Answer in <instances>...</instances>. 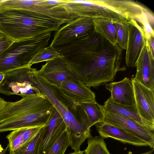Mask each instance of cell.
<instances>
[{
    "instance_id": "6da1fadb",
    "label": "cell",
    "mask_w": 154,
    "mask_h": 154,
    "mask_svg": "<svg viewBox=\"0 0 154 154\" xmlns=\"http://www.w3.org/2000/svg\"><path fill=\"white\" fill-rule=\"evenodd\" d=\"M66 59L71 72L89 88L112 82L117 72L126 69L121 66L122 49L94 30L79 50Z\"/></svg>"
},
{
    "instance_id": "7a4b0ae2",
    "label": "cell",
    "mask_w": 154,
    "mask_h": 154,
    "mask_svg": "<svg viewBox=\"0 0 154 154\" xmlns=\"http://www.w3.org/2000/svg\"><path fill=\"white\" fill-rule=\"evenodd\" d=\"M32 79L59 113L65 124L70 146L74 152L80 151L82 145L91 137L88 118L79 103L66 95L60 87L50 83L36 70Z\"/></svg>"
},
{
    "instance_id": "3957f363",
    "label": "cell",
    "mask_w": 154,
    "mask_h": 154,
    "mask_svg": "<svg viewBox=\"0 0 154 154\" xmlns=\"http://www.w3.org/2000/svg\"><path fill=\"white\" fill-rule=\"evenodd\" d=\"M20 100L7 102L0 111V132L44 126L53 106L42 93L22 97Z\"/></svg>"
},
{
    "instance_id": "277c9868",
    "label": "cell",
    "mask_w": 154,
    "mask_h": 154,
    "mask_svg": "<svg viewBox=\"0 0 154 154\" xmlns=\"http://www.w3.org/2000/svg\"><path fill=\"white\" fill-rule=\"evenodd\" d=\"M61 25L50 17L35 12L12 10L0 12V30L14 41L56 32Z\"/></svg>"
},
{
    "instance_id": "5b68a950",
    "label": "cell",
    "mask_w": 154,
    "mask_h": 154,
    "mask_svg": "<svg viewBox=\"0 0 154 154\" xmlns=\"http://www.w3.org/2000/svg\"><path fill=\"white\" fill-rule=\"evenodd\" d=\"M94 31L92 18L78 17L55 32L50 46L60 55L69 59L86 42Z\"/></svg>"
},
{
    "instance_id": "8992f818",
    "label": "cell",
    "mask_w": 154,
    "mask_h": 154,
    "mask_svg": "<svg viewBox=\"0 0 154 154\" xmlns=\"http://www.w3.org/2000/svg\"><path fill=\"white\" fill-rule=\"evenodd\" d=\"M51 33L14 41L0 56V71L6 73L29 66L34 56L48 45Z\"/></svg>"
},
{
    "instance_id": "52a82bcc",
    "label": "cell",
    "mask_w": 154,
    "mask_h": 154,
    "mask_svg": "<svg viewBox=\"0 0 154 154\" xmlns=\"http://www.w3.org/2000/svg\"><path fill=\"white\" fill-rule=\"evenodd\" d=\"M66 0H9L8 10H22L37 12L51 17L61 24L67 23L77 17L66 6Z\"/></svg>"
},
{
    "instance_id": "ba28073f",
    "label": "cell",
    "mask_w": 154,
    "mask_h": 154,
    "mask_svg": "<svg viewBox=\"0 0 154 154\" xmlns=\"http://www.w3.org/2000/svg\"><path fill=\"white\" fill-rule=\"evenodd\" d=\"M36 70L28 66L6 73L5 79L0 85V93L8 96L14 94L22 97L42 94L32 78Z\"/></svg>"
},
{
    "instance_id": "9c48e42d",
    "label": "cell",
    "mask_w": 154,
    "mask_h": 154,
    "mask_svg": "<svg viewBox=\"0 0 154 154\" xmlns=\"http://www.w3.org/2000/svg\"><path fill=\"white\" fill-rule=\"evenodd\" d=\"M66 5L68 11L77 18H102L113 21L125 17L108 7L97 3L94 0H66Z\"/></svg>"
},
{
    "instance_id": "30bf717a",
    "label": "cell",
    "mask_w": 154,
    "mask_h": 154,
    "mask_svg": "<svg viewBox=\"0 0 154 154\" xmlns=\"http://www.w3.org/2000/svg\"><path fill=\"white\" fill-rule=\"evenodd\" d=\"M66 130L62 118L53 106L46 122L41 130L38 154H46Z\"/></svg>"
},
{
    "instance_id": "8fae6325",
    "label": "cell",
    "mask_w": 154,
    "mask_h": 154,
    "mask_svg": "<svg viewBox=\"0 0 154 154\" xmlns=\"http://www.w3.org/2000/svg\"><path fill=\"white\" fill-rule=\"evenodd\" d=\"M104 122L118 127L146 143L154 148V131L147 129L136 122L122 116L106 112Z\"/></svg>"
},
{
    "instance_id": "7c38bea8",
    "label": "cell",
    "mask_w": 154,
    "mask_h": 154,
    "mask_svg": "<svg viewBox=\"0 0 154 154\" xmlns=\"http://www.w3.org/2000/svg\"><path fill=\"white\" fill-rule=\"evenodd\" d=\"M97 4L112 9L142 25L151 21L153 16L146 9L137 3L127 0H95Z\"/></svg>"
},
{
    "instance_id": "4fadbf2b",
    "label": "cell",
    "mask_w": 154,
    "mask_h": 154,
    "mask_svg": "<svg viewBox=\"0 0 154 154\" xmlns=\"http://www.w3.org/2000/svg\"><path fill=\"white\" fill-rule=\"evenodd\" d=\"M128 38L125 61L128 67H135L137 60L146 42L143 26L131 19L128 20Z\"/></svg>"
},
{
    "instance_id": "5bb4252c",
    "label": "cell",
    "mask_w": 154,
    "mask_h": 154,
    "mask_svg": "<svg viewBox=\"0 0 154 154\" xmlns=\"http://www.w3.org/2000/svg\"><path fill=\"white\" fill-rule=\"evenodd\" d=\"M131 80L139 115L145 120L154 124V91L144 86L134 78Z\"/></svg>"
},
{
    "instance_id": "9a60e30c",
    "label": "cell",
    "mask_w": 154,
    "mask_h": 154,
    "mask_svg": "<svg viewBox=\"0 0 154 154\" xmlns=\"http://www.w3.org/2000/svg\"><path fill=\"white\" fill-rule=\"evenodd\" d=\"M46 62L37 72L48 81L59 87L69 75L75 74L70 69L66 58L60 54Z\"/></svg>"
},
{
    "instance_id": "2e32d148",
    "label": "cell",
    "mask_w": 154,
    "mask_h": 154,
    "mask_svg": "<svg viewBox=\"0 0 154 154\" xmlns=\"http://www.w3.org/2000/svg\"><path fill=\"white\" fill-rule=\"evenodd\" d=\"M134 78L141 84L154 91V58L152 56L146 40L136 62Z\"/></svg>"
},
{
    "instance_id": "e0dca14e",
    "label": "cell",
    "mask_w": 154,
    "mask_h": 154,
    "mask_svg": "<svg viewBox=\"0 0 154 154\" xmlns=\"http://www.w3.org/2000/svg\"><path fill=\"white\" fill-rule=\"evenodd\" d=\"M60 88L66 95L79 103L95 99L94 93L75 74L69 75L62 82Z\"/></svg>"
},
{
    "instance_id": "ac0fdd59",
    "label": "cell",
    "mask_w": 154,
    "mask_h": 154,
    "mask_svg": "<svg viewBox=\"0 0 154 154\" xmlns=\"http://www.w3.org/2000/svg\"><path fill=\"white\" fill-rule=\"evenodd\" d=\"M106 88L111 93V99L115 102L123 105H135L132 83L127 77L118 82L105 84Z\"/></svg>"
},
{
    "instance_id": "d6986e66",
    "label": "cell",
    "mask_w": 154,
    "mask_h": 154,
    "mask_svg": "<svg viewBox=\"0 0 154 154\" xmlns=\"http://www.w3.org/2000/svg\"><path fill=\"white\" fill-rule=\"evenodd\" d=\"M100 136L103 138H111L125 144L136 146H147L148 144L123 130L103 122L95 125Z\"/></svg>"
},
{
    "instance_id": "ffe728a7",
    "label": "cell",
    "mask_w": 154,
    "mask_h": 154,
    "mask_svg": "<svg viewBox=\"0 0 154 154\" xmlns=\"http://www.w3.org/2000/svg\"><path fill=\"white\" fill-rule=\"evenodd\" d=\"M105 112L118 115L131 119L150 130L154 131V124L143 119L139 115L136 105H121L114 101L110 97L103 106Z\"/></svg>"
},
{
    "instance_id": "44dd1931",
    "label": "cell",
    "mask_w": 154,
    "mask_h": 154,
    "mask_svg": "<svg viewBox=\"0 0 154 154\" xmlns=\"http://www.w3.org/2000/svg\"><path fill=\"white\" fill-rule=\"evenodd\" d=\"M43 126L20 128L12 131L6 137L9 149L12 152L20 148L36 135Z\"/></svg>"
},
{
    "instance_id": "7402d4cb",
    "label": "cell",
    "mask_w": 154,
    "mask_h": 154,
    "mask_svg": "<svg viewBox=\"0 0 154 154\" xmlns=\"http://www.w3.org/2000/svg\"><path fill=\"white\" fill-rule=\"evenodd\" d=\"M94 31L107 40L113 46L117 44L115 25L111 20L105 18H93Z\"/></svg>"
},
{
    "instance_id": "603a6c76",
    "label": "cell",
    "mask_w": 154,
    "mask_h": 154,
    "mask_svg": "<svg viewBox=\"0 0 154 154\" xmlns=\"http://www.w3.org/2000/svg\"><path fill=\"white\" fill-rule=\"evenodd\" d=\"M79 103L87 115L91 127L97 123L104 121L105 112L103 106L97 103L95 99Z\"/></svg>"
},
{
    "instance_id": "cb8c5ba5",
    "label": "cell",
    "mask_w": 154,
    "mask_h": 154,
    "mask_svg": "<svg viewBox=\"0 0 154 154\" xmlns=\"http://www.w3.org/2000/svg\"><path fill=\"white\" fill-rule=\"evenodd\" d=\"M126 17H122L113 21L116 29L117 44L122 50L126 49L128 38V20Z\"/></svg>"
},
{
    "instance_id": "d4e9b609",
    "label": "cell",
    "mask_w": 154,
    "mask_h": 154,
    "mask_svg": "<svg viewBox=\"0 0 154 154\" xmlns=\"http://www.w3.org/2000/svg\"><path fill=\"white\" fill-rule=\"evenodd\" d=\"M88 146L84 151V154H104L106 147L104 138L97 136L88 139Z\"/></svg>"
},
{
    "instance_id": "484cf974",
    "label": "cell",
    "mask_w": 154,
    "mask_h": 154,
    "mask_svg": "<svg viewBox=\"0 0 154 154\" xmlns=\"http://www.w3.org/2000/svg\"><path fill=\"white\" fill-rule=\"evenodd\" d=\"M41 129L20 148L13 152L11 151L12 154H38Z\"/></svg>"
},
{
    "instance_id": "4316f807",
    "label": "cell",
    "mask_w": 154,
    "mask_h": 154,
    "mask_svg": "<svg viewBox=\"0 0 154 154\" xmlns=\"http://www.w3.org/2000/svg\"><path fill=\"white\" fill-rule=\"evenodd\" d=\"M60 55L50 46L42 49L33 57L29 63L31 66L34 64L43 61H47L52 59Z\"/></svg>"
},
{
    "instance_id": "83f0119b",
    "label": "cell",
    "mask_w": 154,
    "mask_h": 154,
    "mask_svg": "<svg viewBox=\"0 0 154 154\" xmlns=\"http://www.w3.org/2000/svg\"><path fill=\"white\" fill-rule=\"evenodd\" d=\"M69 146V141L66 130L46 154H64Z\"/></svg>"
},
{
    "instance_id": "f1b7e54d",
    "label": "cell",
    "mask_w": 154,
    "mask_h": 154,
    "mask_svg": "<svg viewBox=\"0 0 154 154\" xmlns=\"http://www.w3.org/2000/svg\"><path fill=\"white\" fill-rule=\"evenodd\" d=\"M14 42L0 30V56Z\"/></svg>"
},
{
    "instance_id": "f546056e",
    "label": "cell",
    "mask_w": 154,
    "mask_h": 154,
    "mask_svg": "<svg viewBox=\"0 0 154 154\" xmlns=\"http://www.w3.org/2000/svg\"><path fill=\"white\" fill-rule=\"evenodd\" d=\"M146 38L152 56L154 58V35H151Z\"/></svg>"
},
{
    "instance_id": "4dcf8cb0",
    "label": "cell",
    "mask_w": 154,
    "mask_h": 154,
    "mask_svg": "<svg viewBox=\"0 0 154 154\" xmlns=\"http://www.w3.org/2000/svg\"><path fill=\"white\" fill-rule=\"evenodd\" d=\"M6 101L2 97H0V111L4 107L6 103Z\"/></svg>"
},
{
    "instance_id": "1f68e13d",
    "label": "cell",
    "mask_w": 154,
    "mask_h": 154,
    "mask_svg": "<svg viewBox=\"0 0 154 154\" xmlns=\"http://www.w3.org/2000/svg\"><path fill=\"white\" fill-rule=\"evenodd\" d=\"M6 76V73L0 71V85L5 79Z\"/></svg>"
},
{
    "instance_id": "d6a6232c",
    "label": "cell",
    "mask_w": 154,
    "mask_h": 154,
    "mask_svg": "<svg viewBox=\"0 0 154 154\" xmlns=\"http://www.w3.org/2000/svg\"><path fill=\"white\" fill-rule=\"evenodd\" d=\"M9 149V145L8 144L5 148L0 153V154H5Z\"/></svg>"
},
{
    "instance_id": "836d02e7",
    "label": "cell",
    "mask_w": 154,
    "mask_h": 154,
    "mask_svg": "<svg viewBox=\"0 0 154 154\" xmlns=\"http://www.w3.org/2000/svg\"><path fill=\"white\" fill-rule=\"evenodd\" d=\"M154 151V149H152L150 150L143 152L142 153H140V154H152Z\"/></svg>"
},
{
    "instance_id": "e575fe53",
    "label": "cell",
    "mask_w": 154,
    "mask_h": 154,
    "mask_svg": "<svg viewBox=\"0 0 154 154\" xmlns=\"http://www.w3.org/2000/svg\"><path fill=\"white\" fill-rule=\"evenodd\" d=\"M84 153V151H80L78 152H74L72 153H70L68 154H83Z\"/></svg>"
},
{
    "instance_id": "d590c367",
    "label": "cell",
    "mask_w": 154,
    "mask_h": 154,
    "mask_svg": "<svg viewBox=\"0 0 154 154\" xmlns=\"http://www.w3.org/2000/svg\"><path fill=\"white\" fill-rule=\"evenodd\" d=\"M104 154H111L108 150L107 147L105 149Z\"/></svg>"
},
{
    "instance_id": "8d00e7d4",
    "label": "cell",
    "mask_w": 154,
    "mask_h": 154,
    "mask_svg": "<svg viewBox=\"0 0 154 154\" xmlns=\"http://www.w3.org/2000/svg\"><path fill=\"white\" fill-rule=\"evenodd\" d=\"M4 150V149L2 147L1 145L0 144V153L2 152Z\"/></svg>"
},
{
    "instance_id": "74e56055",
    "label": "cell",
    "mask_w": 154,
    "mask_h": 154,
    "mask_svg": "<svg viewBox=\"0 0 154 154\" xmlns=\"http://www.w3.org/2000/svg\"><path fill=\"white\" fill-rule=\"evenodd\" d=\"M9 154H12V153L11 151H10Z\"/></svg>"
}]
</instances>
